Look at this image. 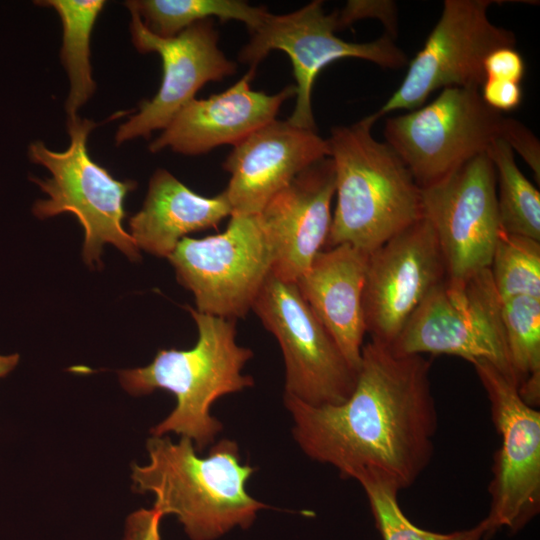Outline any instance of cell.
Returning <instances> with one entry per match:
<instances>
[{
	"label": "cell",
	"instance_id": "obj_1",
	"mask_svg": "<svg viewBox=\"0 0 540 540\" xmlns=\"http://www.w3.org/2000/svg\"><path fill=\"white\" fill-rule=\"evenodd\" d=\"M430 369L423 355L397 354L370 340L344 402L312 406L284 395L296 442L343 478L380 481L398 492L409 488L434 451L438 416Z\"/></svg>",
	"mask_w": 540,
	"mask_h": 540
},
{
	"label": "cell",
	"instance_id": "obj_2",
	"mask_svg": "<svg viewBox=\"0 0 540 540\" xmlns=\"http://www.w3.org/2000/svg\"><path fill=\"white\" fill-rule=\"evenodd\" d=\"M149 462L132 465L133 489L155 496L153 509L173 514L191 540H216L230 530L248 529L261 509L269 508L247 491L255 469L244 464L238 444L222 439L205 457L192 440H147Z\"/></svg>",
	"mask_w": 540,
	"mask_h": 540
},
{
	"label": "cell",
	"instance_id": "obj_3",
	"mask_svg": "<svg viewBox=\"0 0 540 540\" xmlns=\"http://www.w3.org/2000/svg\"><path fill=\"white\" fill-rule=\"evenodd\" d=\"M374 114L331 130L336 207L326 245L367 254L423 217L421 188L386 143L371 133Z\"/></svg>",
	"mask_w": 540,
	"mask_h": 540
},
{
	"label": "cell",
	"instance_id": "obj_4",
	"mask_svg": "<svg viewBox=\"0 0 540 540\" xmlns=\"http://www.w3.org/2000/svg\"><path fill=\"white\" fill-rule=\"evenodd\" d=\"M195 321L198 338L187 350L160 349L147 366L118 372L123 388L132 395L166 390L176 398L172 412L151 429L153 436L172 432L192 440L201 452L213 443L222 423L210 413L222 396L254 385L242 370L253 357L250 348L236 342V321L198 312L186 306Z\"/></svg>",
	"mask_w": 540,
	"mask_h": 540
},
{
	"label": "cell",
	"instance_id": "obj_5",
	"mask_svg": "<svg viewBox=\"0 0 540 540\" xmlns=\"http://www.w3.org/2000/svg\"><path fill=\"white\" fill-rule=\"evenodd\" d=\"M96 126L97 123L79 116L67 120L70 144L62 152L50 150L39 140L29 145V159L51 173L45 179L30 177L48 195L47 199L35 202L33 213L40 219L62 213L75 215L84 229L83 258L91 267L95 263L100 266L106 243L117 247L130 260L138 261L139 248L122 225L125 198L137 183L115 179L91 159L87 139Z\"/></svg>",
	"mask_w": 540,
	"mask_h": 540
},
{
	"label": "cell",
	"instance_id": "obj_6",
	"mask_svg": "<svg viewBox=\"0 0 540 540\" xmlns=\"http://www.w3.org/2000/svg\"><path fill=\"white\" fill-rule=\"evenodd\" d=\"M503 119L479 89L448 87L429 104L387 118L384 137L423 188L487 153Z\"/></svg>",
	"mask_w": 540,
	"mask_h": 540
},
{
	"label": "cell",
	"instance_id": "obj_7",
	"mask_svg": "<svg viewBox=\"0 0 540 540\" xmlns=\"http://www.w3.org/2000/svg\"><path fill=\"white\" fill-rule=\"evenodd\" d=\"M389 347L402 355L446 354L471 364L487 361L518 388L505 339L501 299L490 268L464 285H452L445 279Z\"/></svg>",
	"mask_w": 540,
	"mask_h": 540
},
{
	"label": "cell",
	"instance_id": "obj_8",
	"mask_svg": "<svg viewBox=\"0 0 540 540\" xmlns=\"http://www.w3.org/2000/svg\"><path fill=\"white\" fill-rule=\"evenodd\" d=\"M167 259L198 312L236 321L252 310L272 272L273 249L258 214H233L223 232L184 237Z\"/></svg>",
	"mask_w": 540,
	"mask_h": 540
},
{
	"label": "cell",
	"instance_id": "obj_9",
	"mask_svg": "<svg viewBox=\"0 0 540 540\" xmlns=\"http://www.w3.org/2000/svg\"><path fill=\"white\" fill-rule=\"evenodd\" d=\"M337 30V11L326 13L323 2L314 0L287 14L270 13L238 54L239 61L252 70L273 50L289 56L296 82V102L287 121L297 127L316 131L312 89L317 75L330 63L358 58L388 69L408 65L406 54L387 33L371 42L355 43L339 38Z\"/></svg>",
	"mask_w": 540,
	"mask_h": 540
},
{
	"label": "cell",
	"instance_id": "obj_10",
	"mask_svg": "<svg viewBox=\"0 0 540 540\" xmlns=\"http://www.w3.org/2000/svg\"><path fill=\"white\" fill-rule=\"evenodd\" d=\"M252 310L280 345L284 395L312 406L336 405L351 395L357 370L306 303L295 282L272 272Z\"/></svg>",
	"mask_w": 540,
	"mask_h": 540
},
{
	"label": "cell",
	"instance_id": "obj_11",
	"mask_svg": "<svg viewBox=\"0 0 540 540\" xmlns=\"http://www.w3.org/2000/svg\"><path fill=\"white\" fill-rule=\"evenodd\" d=\"M490 0H445L439 20L423 48L408 62L406 75L392 96L374 115L415 110L429 95L448 87L481 89L484 61L496 49L515 47V34L493 24Z\"/></svg>",
	"mask_w": 540,
	"mask_h": 540
},
{
	"label": "cell",
	"instance_id": "obj_12",
	"mask_svg": "<svg viewBox=\"0 0 540 540\" xmlns=\"http://www.w3.org/2000/svg\"><path fill=\"white\" fill-rule=\"evenodd\" d=\"M490 402L500 435L489 484L485 518L489 535L500 528L515 533L540 510V412L525 402L517 386L487 361L472 364Z\"/></svg>",
	"mask_w": 540,
	"mask_h": 540
},
{
	"label": "cell",
	"instance_id": "obj_13",
	"mask_svg": "<svg viewBox=\"0 0 540 540\" xmlns=\"http://www.w3.org/2000/svg\"><path fill=\"white\" fill-rule=\"evenodd\" d=\"M496 186L494 165L483 153L421 188L422 214L436 234L452 285H464L491 265L502 230Z\"/></svg>",
	"mask_w": 540,
	"mask_h": 540
},
{
	"label": "cell",
	"instance_id": "obj_14",
	"mask_svg": "<svg viewBox=\"0 0 540 540\" xmlns=\"http://www.w3.org/2000/svg\"><path fill=\"white\" fill-rule=\"evenodd\" d=\"M446 279L436 234L422 217L369 254L363 292L366 333L390 346Z\"/></svg>",
	"mask_w": 540,
	"mask_h": 540
},
{
	"label": "cell",
	"instance_id": "obj_15",
	"mask_svg": "<svg viewBox=\"0 0 540 540\" xmlns=\"http://www.w3.org/2000/svg\"><path fill=\"white\" fill-rule=\"evenodd\" d=\"M126 7L131 15L129 28L134 47L140 53H157L163 74L154 97L142 101L117 129V145L138 137L149 138L154 130H163L206 83L236 72V63L218 47L219 34L212 20L195 23L174 37L163 38L149 31L132 7Z\"/></svg>",
	"mask_w": 540,
	"mask_h": 540
},
{
	"label": "cell",
	"instance_id": "obj_16",
	"mask_svg": "<svg viewBox=\"0 0 540 540\" xmlns=\"http://www.w3.org/2000/svg\"><path fill=\"white\" fill-rule=\"evenodd\" d=\"M317 131L273 120L240 143L223 162L230 174L224 190L232 215L259 214L268 201L313 163L329 157Z\"/></svg>",
	"mask_w": 540,
	"mask_h": 540
},
{
	"label": "cell",
	"instance_id": "obj_17",
	"mask_svg": "<svg viewBox=\"0 0 540 540\" xmlns=\"http://www.w3.org/2000/svg\"><path fill=\"white\" fill-rule=\"evenodd\" d=\"M334 196V164L325 157L299 173L258 214L273 249L276 277L296 282L322 251Z\"/></svg>",
	"mask_w": 540,
	"mask_h": 540
},
{
	"label": "cell",
	"instance_id": "obj_18",
	"mask_svg": "<svg viewBox=\"0 0 540 540\" xmlns=\"http://www.w3.org/2000/svg\"><path fill=\"white\" fill-rule=\"evenodd\" d=\"M255 70L249 69L233 86L205 99H193L149 145L153 153L169 148L196 156L212 149L240 143L276 119L282 104L296 95L291 84L275 94L251 89Z\"/></svg>",
	"mask_w": 540,
	"mask_h": 540
},
{
	"label": "cell",
	"instance_id": "obj_19",
	"mask_svg": "<svg viewBox=\"0 0 540 540\" xmlns=\"http://www.w3.org/2000/svg\"><path fill=\"white\" fill-rule=\"evenodd\" d=\"M369 254L348 244L320 251L295 282L300 294L358 371L366 334L363 292Z\"/></svg>",
	"mask_w": 540,
	"mask_h": 540
},
{
	"label": "cell",
	"instance_id": "obj_20",
	"mask_svg": "<svg viewBox=\"0 0 540 540\" xmlns=\"http://www.w3.org/2000/svg\"><path fill=\"white\" fill-rule=\"evenodd\" d=\"M231 215L224 191L202 196L169 171L158 169L150 178L141 210L129 219V234L138 248L168 258L187 234L216 228Z\"/></svg>",
	"mask_w": 540,
	"mask_h": 540
},
{
	"label": "cell",
	"instance_id": "obj_21",
	"mask_svg": "<svg viewBox=\"0 0 540 540\" xmlns=\"http://www.w3.org/2000/svg\"><path fill=\"white\" fill-rule=\"evenodd\" d=\"M37 5L54 9L62 23L60 59L69 80L65 104L67 120L78 116V110L92 97L96 83L90 63V39L101 13L103 0H42Z\"/></svg>",
	"mask_w": 540,
	"mask_h": 540
},
{
	"label": "cell",
	"instance_id": "obj_22",
	"mask_svg": "<svg viewBox=\"0 0 540 540\" xmlns=\"http://www.w3.org/2000/svg\"><path fill=\"white\" fill-rule=\"evenodd\" d=\"M125 5L138 13L149 31L163 38L174 37L195 23L213 18L240 21L252 33L270 14L263 6L241 0H132Z\"/></svg>",
	"mask_w": 540,
	"mask_h": 540
},
{
	"label": "cell",
	"instance_id": "obj_23",
	"mask_svg": "<svg viewBox=\"0 0 540 540\" xmlns=\"http://www.w3.org/2000/svg\"><path fill=\"white\" fill-rule=\"evenodd\" d=\"M501 316L510 363L522 399L540 402V297L516 296L501 301Z\"/></svg>",
	"mask_w": 540,
	"mask_h": 540
},
{
	"label": "cell",
	"instance_id": "obj_24",
	"mask_svg": "<svg viewBox=\"0 0 540 540\" xmlns=\"http://www.w3.org/2000/svg\"><path fill=\"white\" fill-rule=\"evenodd\" d=\"M498 185L497 206L501 229L540 241V193L518 168L514 153L502 139L487 151Z\"/></svg>",
	"mask_w": 540,
	"mask_h": 540
},
{
	"label": "cell",
	"instance_id": "obj_25",
	"mask_svg": "<svg viewBox=\"0 0 540 540\" xmlns=\"http://www.w3.org/2000/svg\"><path fill=\"white\" fill-rule=\"evenodd\" d=\"M489 268L501 301L540 297V241L501 230Z\"/></svg>",
	"mask_w": 540,
	"mask_h": 540
},
{
	"label": "cell",
	"instance_id": "obj_26",
	"mask_svg": "<svg viewBox=\"0 0 540 540\" xmlns=\"http://www.w3.org/2000/svg\"><path fill=\"white\" fill-rule=\"evenodd\" d=\"M367 496L375 524L383 540H482L489 535L485 519L476 526L450 533H438L414 525L398 503V491L380 481H359Z\"/></svg>",
	"mask_w": 540,
	"mask_h": 540
},
{
	"label": "cell",
	"instance_id": "obj_27",
	"mask_svg": "<svg viewBox=\"0 0 540 540\" xmlns=\"http://www.w3.org/2000/svg\"><path fill=\"white\" fill-rule=\"evenodd\" d=\"M375 18L382 22L387 34L396 37L397 9L393 1L387 0H350L341 11H337L339 29L346 28L354 22Z\"/></svg>",
	"mask_w": 540,
	"mask_h": 540
},
{
	"label": "cell",
	"instance_id": "obj_28",
	"mask_svg": "<svg viewBox=\"0 0 540 540\" xmlns=\"http://www.w3.org/2000/svg\"><path fill=\"white\" fill-rule=\"evenodd\" d=\"M500 139L504 140L512 151H516L540 180V144L536 136L519 121L504 117Z\"/></svg>",
	"mask_w": 540,
	"mask_h": 540
},
{
	"label": "cell",
	"instance_id": "obj_29",
	"mask_svg": "<svg viewBox=\"0 0 540 540\" xmlns=\"http://www.w3.org/2000/svg\"><path fill=\"white\" fill-rule=\"evenodd\" d=\"M486 79H497L520 83L525 72V63L512 47H503L491 52L484 61ZM485 79V80H486Z\"/></svg>",
	"mask_w": 540,
	"mask_h": 540
},
{
	"label": "cell",
	"instance_id": "obj_30",
	"mask_svg": "<svg viewBox=\"0 0 540 540\" xmlns=\"http://www.w3.org/2000/svg\"><path fill=\"white\" fill-rule=\"evenodd\" d=\"M480 94L489 107L501 113L516 109L523 96L520 83L489 78L482 85Z\"/></svg>",
	"mask_w": 540,
	"mask_h": 540
},
{
	"label": "cell",
	"instance_id": "obj_31",
	"mask_svg": "<svg viewBox=\"0 0 540 540\" xmlns=\"http://www.w3.org/2000/svg\"><path fill=\"white\" fill-rule=\"evenodd\" d=\"M163 516L152 509L131 513L125 525L124 540H161L160 521Z\"/></svg>",
	"mask_w": 540,
	"mask_h": 540
},
{
	"label": "cell",
	"instance_id": "obj_32",
	"mask_svg": "<svg viewBox=\"0 0 540 540\" xmlns=\"http://www.w3.org/2000/svg\"><path fill=\"white\" fill-rule=\"evenodd\" d=\"M19 355H0V378L10 373L18 364Z\"/></svg>",
	"mask_w": 540,
	"mask_h": 540
}]
</instances>
